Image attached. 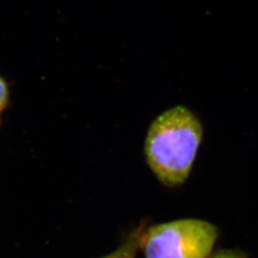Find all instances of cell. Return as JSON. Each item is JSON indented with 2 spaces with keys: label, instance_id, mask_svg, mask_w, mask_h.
<instances>
[{
  "label": "cell",
  "instance_id": "6",
  "mask_svg": "<svg viewBox=\"0 0 258 258\" xmlns=\"http://www.w3.org/2000/svg\"><path fill=\"white\" fill-rule=\"evenodd\" d=\"M0 123H1V120H0Z\"/></svg>",
  "mask_w": 258,
  "mask_h": 258
},
{
  "label": "cell",
  "instance_id": "1",
  "mask_svg": "<svg viewBox=\"0 0 258 258\" xmlns=\"http://www.w3.org/2000/svg\"><path fill=\"white\" fill-rule=\"evenodd\" d=\"M203 134L201 121L182 105L164 111L151 122L145 141V156L160 183L175 187L186 182Z\"/></svg>",
  "mask_w": 258,
  "mask_h": 258
},
{
  "label": "cell",
  "instance_id": "2",
  "mask_svg": "<svg viewBox=\"0 0 258 258\" xmlns=\"http://www.w3.org/2000/svg\"><path fill=\"white\" fill-rule=\"evenodd\" d=\"M218 228L197 218H183L147 227L141 249L145 258H209Z\"/></svg>",
  "mask_w": 258,
  "mask_h": 258
},
{
  "label": "cell",
  "instance_id": "5",
  "mask_svg": "<svg viewBox=\"0 0 258 258\" xmlns=\"http://www.w3.org/2000/svg\"><path fill=\"white\" fill-rule=\"evenodd\" d=\"M209 258H248V256L238 249H218L212 252Z\"/></svg>",
  "mask_w": 258,
  "mask_h": 258
},
{
  "label": "cell",
  "instance_id": "4",
  "mask_svg": "<svg viewBox=\"0 0 258 258\" xmlns=\"http://www.w3.org/2000/svg\"><path fill=\"white\" fill-rule=\"evenodd\" d=\"M10 89L8 83L0 75V112L4 110L9 104Z\"/></svg>",
  "mask_w": 258,
  "mask_h": 258
},
{
  "label": "cell",
  "instance_id": "3",
  "mask_svg": "<svg viewBox=\"0 0 258 258\" xmlns=\"http://www.w3.org/2000/svg\"><path fill=\"white\" fill-rule=\"evenodd\" d=\"M147 227V222H141L136 229L129 232L124 237L117 249L113 250L109 254L100 258H136L137 251L141 249V242Z\"/></svg>",
  "mask_w": 258,
  "mask_h": 258
}]
</instances>
